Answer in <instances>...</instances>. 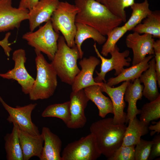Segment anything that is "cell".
<instances>
[{"label": "cell", "instance_id": "1", "mask_svg": "<svg viewBox=\"0 0 160 160\" xmlns=\"http://www.w3.org/2000/svg\"><path fill=\"white\" fill-rule=\"evenodd\" d=\"M74 3L79 9L75 22L91 26L104 36L123 22L121 18L96 0H74Z\"/></svg>", "mask_w": 160, "mask_h": 160}, {"label": "cell", "instance_id": "2", "mask_svg": "<svg viewBox=\"0 0 160 160\" xmlns=\"http://www.w3.org/2000/svg\"><path fill=\"white\" fill-rule=\"evenodd\" d=\"M127 127L124 124H114L113 118H103L91 124V133L101 154L107 159L121 145Z\"/></svg>", "mask_w": 160, "mask_h": 160}, {"label": "cell", "instance_id": "3", "mask_svg": "<svg viewBox=\"0 0 160 160\" xmlns=\"http://www.w3.org/2000/svg\"><path fill=\"white\" fill-rule=\"evenodd\" d=\"M36 76L28 94L32 100L47 99L54 94L57 85V73L40 52L35 50Z\"/></svg>", "mask_w": 160, "mask_h": 160}, {"label": "cell", "instance_id": "4", "mask_svg": "<svg viewBox=\"0 0 160 160\" xmlns=\"http://www.w3.org/2000/svg\"><path fill=\"white\" fill-rule=\"evenodd\" d=\"M79 58V52L76 45L69 47L63 36H60L57 50L51 63L62 82L72 85L80 71L77 64Z\"/></svg>", "mask_w": 160, "mask_h": 160}, {"label": "cell", "instance_id": "5", "mask_svg": "<svg viewBox=\"0 0 160 160\" xmlns=\"http://www.w3.org/2000/svg\"><path fill=\"white\" fill-rule=\"evenodd\" d=\"M79 11L74 4L67 1H60L50 19L54 31L61 33L67 45L71 48L76 45L74 41L76 30L75 19Z\"/></svg>", "mask_w": 160, "mask_h": 160}, {"label": "cell", "instance_id": "6", "mask_svg": "<svg viewBox=\"0 0 160 160\" xmlns=\"http://www.w3.org/2000/svg\"><path fill=\"white\" fill-rule=\"evenodd\" d=\"M59 36V33L54 30L50 20L37 31L24 34L22 38L35 50L45 54L52 61L57 50Z\"/></svg>", "mask_w": 160, "mask_h": 160}, {"label": "cell", "instance_id": "7", "mask_svg": "<svg viewBox=\"0 0 160 160\" xmlns=\"http://www.w3.org/2000/svg\"><path fill=\"white\" fill-rule=\"evenodd\" d=\"M101 155L95 137L90 133L67 144L63 150L61 157L62 160H95Z\"/></svg>", "mask_w": 160, "mask_h": 160}, {"label": "cell", "instance_id": "8", "mask_svg": "<svg viewBox=\"0 0 160 160\" xmlns=\"http://www.w3.org/2000/svg\"><path fill=\"white\" fill-rule=\"evenodd\" d=\"M93 47L97 57L100 58L101 61L100 72L95 71L97 75V76L94 78L95 82L106 83L105 76L108 72L114 70V75L116 76L124 70V67L130 65L131 59L129 57L127 58L130 53L129 50H126L120 52L119 48L116 45L114 49L110 53L111 55V58L108 59L104 57L100 53L95 42Z\"/></svg>", "mask_w": 160, "mask_h": 160}, {"label": "cell", "instance_id": "9", "mask_svg": "<svg viewBox=\"0 0 160 160\" xmlns=\"http://www.w3.org/2000/svg\"><path fill=\"white\" fill-rule=\"evenodd\" d=\"M12 59L15 62L13 68L5 73H0V76L4 79L16 81L21 86L22 92L25 94L30 92L35 79L28 73L25 67L26 57L25 50L19 49L12 54Z\"/></svg>", "mask_w": 160, "mask_h": 160}, {"label": "cell", "instance_id": "10", "mask_svg": "<svg viewBox=\"0 0 160 160\" xmlns=\"http://www.w3.org/2000/svg\"><path fill=\"white\" fill-rule=\"evenodd\" d=\"M0 102L9 114L7 120L9 122L15 123L20 129L32 135H39L41 134L38 127L32 121L31 118L32 112L37 105V103L12 107L6 103L0 96Z\"/></svg>", "mask_w": 160, "mask_h": 160}, {"label": "cell", "instance_id": "11", "mask_svg": "<svg viewBox=\"0 0 160 160\" xmlns=\"http://www.w3.org/2000/svg\"><path fill=\"white\" fill-rule=\"evenodd\" d=\"M12 0H0V32L18 29L21 22L28 20L29 10L14 7Z\"/></svg>", "mask_w": 160, "mask_h": 160}, {"label": "cell", "instance_id": "12", "mask_svg": "<svg viewBox=\"0 0 160 160\" xmlns=\"http://www.w3.org/2000/svg\"><path fill=\"white\" fill-rule=\"evenodd\" d=\"M154 41L153 36L148 34H140L133 32L127 36L126 45L133 52L132 65L139 63L147 55H154L153 44Z\"/></svg>", "mask_w": 160, "mask_h": 160}, {"label": "cell", "instance_id": "13", "mask_svg": "<svg viewBox=\"0 0 160 160\" xmlns=\"http://www.w3.org/2000/svg\"><path fill=\"white\" fill-rule=\"evenodd\" d=\"M131 82L124 81L120 86L113 87L108 86L106 83H101L102 92L106 93L109 96L113 105V122L115 124L126 123L127 113L124 111L126 103L124 99V95L127 87Z\"/></svg>", "mask_w": 160, "mask_h": 160}, {"label": "cell", "instance_id": "14", "mask_svg": "<svg viewBox=\"0 0 160 160\" xmlns=\"http://www.w3.org/2000/svg\"><path fill=\"white\" fill-rule=\"evenodd\" d=\"M89 100L84 89L71 93L69 101L70 118L66 125L68 128L79 129L85 125L87 118L85 110Z\"/></svg>", "mask_w": 160, "mask_h": 160}, {"label": "cell", "instance_id": "15", "mask_svg": "<svg viewBox=\"0 0 160 160\" xmlns=\"http://www.w3.org/2000/svg\"><path fill=\"white\" fill-rule=\"evenodd\" d=\"M100 62L99 59L93 56L81 59L79 64L81 70L75 77L71 85L73 92H76L91 86L100 85L101 83L95 82L93 78L95 68Z\"/></svg>", "mask_w": 160, "mask_h": 160}, {"label": "cell", "instance_id": "16", "mask_svg": "<svg viewBox=\"0 0 160 160\" xmlns=\"http://www.w3.org/2000/svg\"><path fill=\"white\" fill-rule=\"evenodd\" d=\"M59 2V0H39L28 13V20L30 31H34L41 24L50 20Z\"/></svg>", "mask_w": 160, "mask_h": 160}, {"label": "cell", "instance_id": "17", "mask_svg": "<svg viewBox=\"0 0 160 160\" xmlns=\"http://www.w3.org/2000/svg\"><path fill=\"white\" fill-rule=\"evenodd\" d=\"M19 138L23 160H28L33 156L40 158L44 142L41 134L33 135L19 128Z\"/></svg>", "mask_w": 160, "mask_h": 160}, {"label": "cell", "instance_id": "18", "mask_svg": "<svg viewBox=\"0 0 160 160\" xmlns=\"http://www.w3.org/2000/svg\"><path fill=\"white\" fill-rule=\"evenodd\" d=\"M44 145L40 160H62L60 152L62 142L59 137L47 127H43L41 133Z\"/></svg>", "mask_w": 160, "mask_h": 160}, {"label": "cell", "instance_id": "19", "mask_svg": "<svg viewBox=\"0 0 160 160\" xmlns=\"http://www.w3.org/2000/svg\"><path fill=\"white\" fill-rule=\"evenodd\" d=\"M139 78L131 82L126 89L124 97L125 101L128 103L126 123L132 120L136 116L140 114V109H137L136 104L138 100H141L143 85L141 84Z\"/></svg>", "mask_w": 160, "mask_h": 160}, {"label": "cell", "instance_id": "20", "mask_svg": "<svg viewBox=\"0 0 160 160\" xmlns=\"http://www.w3.org/2000/svg\"><path fill=\"white\" fill-rule=\"evenodd\" d=\"M155 61L153 57L149 62L148 68L141 74L139 79L143 84V95L150 101L155 100L159 96L155 70Z\"/></svg>", "mask_w": 160, "mask_h": 160}, {"label": "cell", "instance_id": "21", "mask_svg": "<svg viewBox=\"0 0 160 160\" xmlns=\"http://www.w3.org/2000/svg\"><path fill=\"white\" fill-rule=\"evenodd\" d=\"M154 55H148L138 64L127 68H124L122 72L115 77H112L108 79L106 84L108 86L112 87L119 83L130 81L132 82L135 79L139 78L141 74L149 67V62Z\"/></svg>", "mask_w": 160, "mask_h": 160}, {"label": "cell", "instance_id": "22", "mask_svg": "<svg viewBox=\"0 0 160 160\" xmlns=\"http://www.w3.org/2000/svg\"><path fill=\"white\" fill-rule=\"evenodd\" d=\"M89 99L97 106L99 111V116L105 118L108 114H113V105L110 98L106 97L102 93L100 85H94L84 89Z\"/></svg>", "mask_w": 160, "mask_h": 160}, {"label": "cell", "instance_id": "23", "mask_svg": "<svg viewBox=\"0 0 160 160\" xmlns=\"http://www.w3.org/2000/svg\"><path fill=\"white\" fill-rule=\"evenodd\" d=\"M76 30L74 37V43L79 51L80 59L82 58L84 52L81 46L83 42L88 39H92L98 44H103L106 39L98 31L89 25L75 22Z\"/></svg>", "mask_w": 160, "mask_h": 160}, {"label": "cell", "instance_id": "24", "mask_svg": "<svg viewBox=\"0 0 160 160\" xmlns=\"http://www.w3.org/2000/svg\"><path fill=\"white\" fill-rule=\"evenodd\" d=\"M128 123L121 145H135L140 142L141 136L148 133L149 124L138 119L136 116Z\"/></svg>", "mask_w": 160, "mask_h": 160}, {"label": "cell", "instance_id": "25", "mask_svg": "<svg viewBox=\"0 0 160 160\" xmlns=\"http://www.w3.org/2000/svg\"><path fill=\"white\" fill-rule=\"evenodd\" d=\"M11 133H7L4 137L5 149L8 160H23V154L19 138V127L15 123Z\"/></svg>", "mask_w": 160, "mask_h": 160}, {"label": "cell", "instance_id": "26", "mask_svg": "<svg viewBox=\"0 0 160 160\" xmlns=\"http://www.w3.org/2000/svg\"><path fill=\"white\" fill-rule=\"evenodd\" d=\"M143 20L134 28L133 32L140 34H149L153 38L160 39V11H152Z\"/></svg>", "mask_w": 160, "mask_h": 160}, {"label": "cell", "instance_id": "27", "mask_svg": "<svg viewBox=\"0 0 160 160\" xmlns=\"http://www.w3.org/2000/svg\"><path fill=\"white\" fill-rule=\"evenodd\" d=\"M148 0L140 3H134L131 7V15L124 25L128 31L132 30L137 25L141 23L152 12L149 7Z\"/></svg>", "mask_w": 160, "mask_h": 160}, {"label": "cell", "instance_id": "28", "mask_svg": "<svg viewBox=\"0 0 160 160\" xmlns=\"http://www.w3.org/2000/svg\"><path fill=\"white\" fill-rule=\"evenodd\" d=\"M41 116L44 117H55L60 119L66 125L70 118V101L49 105L43 111Z\"/></svg>", "mask_w": 160, "mask_h": 160}, {"label": "cell", "instance_id": "29", "mask_svg": "<svg viewBox=\"0 0 160 160\" xmlns=\"http://www.w3.org/2000/svg\"><path fill=\"white\" fill-rule=\"evenodd\" d=\"M139 119L150 124L160 118V96L155 100L144 104L141 109Z\"/></svg>", "mask_w": 160, "mask_h": 160}, {"label": "cell", "instance_id": "30", "mask_svg": "<svg viewBox=\"0 0 160 160\" xmlns=\"http://www.w3.org/2000/svg\"><path fill=\"white\" fill-rule=\"evenodd\" d=\"M127 31L124 25L114 28L107 35V39L102 46L100 54L103 56H107L114 49L117 42Z\"/></svg>", "mask_w": 160, "mask_h": 160}, {"label": "cell", "instance_id": "31", "mask_svg": "<svg viewBox=\"0 0 160 160\" xmlns=\"http://www.w3.org/2000/svg\"><path fill=\"white\" fill-rule=\"evenodd\" d=\"M135 3V0H108L105 6L114 15L126 22L127 16L125 9L130 7Z\"/></svg>", "mask_w": 160, "mask_h": 160}, {"label": "cell", "instance_id": "32", "mask_svg": "<svg viewBox=\"0 0 160 160\" xmlns=\"http://www.w3.org/2000/svg\"><path fill=\"white\" fill-rule=\"evenodd\" d=\"M135 145H121L116 150L108 160H135Z\"/></svg>", "mask_w": 160, "mask_h": 160}, {"label": "cell", "instance_id": "33", "mask_svg": "<svg viewBox=\"0 0 160 160\" xmlns=\"http://www.w3.org/2000/svg\"><path fill=\"white\" fill-rule=\"evenodd\" d=\"M152 144V140H147L141 138L140 142L135 147V160H148Z\"/></svg>", "mask_w": 160, "mask_h": 160}, {"label": "cell", "instance_id": "34", "mask_svg": "<svg viewBox=\"0 0 160 160\" xmlns=\"http://www.w3.org/2000/svg\"><path fill=\"white\" fill-rule=\"evenodd\" d=\"M155 61V70L157 83L160 87V39L155 41L153 44Z\"/></svg>", "mask_w": 160, "mask_h": 160}, {"label": "cell", "instance_id": "35", "mask_svg": "<svg viewBox=\"0 0 160 160\" xmlns=\"http://www.w3.org/2000/svg\"><path fill=\"white\" fill-rule=\"evenodd\" d=\"M152 145L150 154L148 160H152L160 156V134L155 136L152 140Z\"/></svg>", "mask_w": 160, "mask_h": 160}, {"label": "cell", "instance_id": "36", "mask_svg": "<svg viewBox=\"0 0 160 160\" xmlns=\"http://www.w3.org/2000/svg\"><path fill=\"white\" fill-rule=\"evenodd\" d=\"M10 35V33H7L4 39L0 40V46L2 48L5 54L8 57L9 56L10 52L12 50V49L9 47L10 44L8 41V39Z\"/></svg>", "mask_w": 160, "mask_h": 160}, {"label": "cell", "instance_id": "37", "mask_svg": "<svg viewBox=\"0 0 160 160\" xmlns=\"http://www.w3.org/2000/svg\"><path fill=\"white\" fill-rule=\"evenodd\" d=\"M39 0H20L18 7L31 10L37 3Z\"/></svg>", "mask_w": 160, "mask_h": 160}, {"label": "cell", "instance_id": "38", "mask_svg": "<svg viewBox=\"0 0 160 160\" xmlns=\"http://www.w3.org/2000/svg\"><path fill=\"white\" fill-rule=\"evenodd\" d=\"M152 123L154 124L151 125L148 127V129L151 131L150 133L151 136L154 135L157 132V134L160 133V121L159 120L157 122L153 121Z\"/></svg>", "mask_w": 160, "mask_h": 160}, {"label": "cell", "instance_id": "39", "mask_svg": "<svg viewBox=\"0 0 160 160\" xmlns=\"http://www.w3.org/2000/svg\"><path fill=\"white\" fill-rule=\"evenodd\" d=\"M100 3L105 5L108 2V0H96Z\"/></svg>", "mask_w": 160, "mask_h": 160}]
</instances>
